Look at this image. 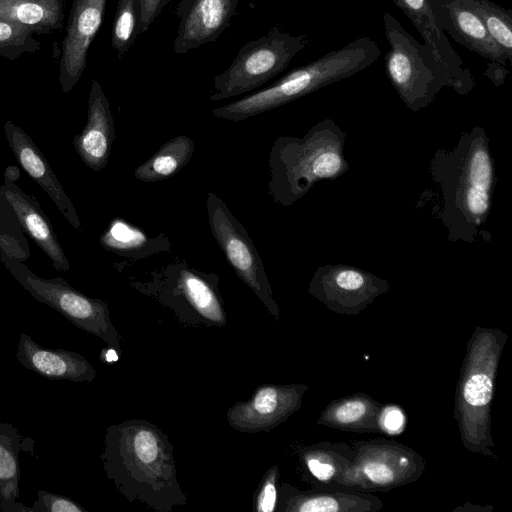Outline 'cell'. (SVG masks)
Here are the masks:
<instances>
[{"label": "cell", "mask_w": 512, "mask_h": 512, "mask_svg": "<svg viewBox=\"0 0 512 512\" xmlns=\"http://www.w3.org/2000/svg\"><path fill=\"white\" fill-rule=\"evenodd\" d=\"M20 176V171L16 166H8L4 172V181L15 182Z\"/></svg>", "instance_id": "obj_38"}, {"label": "cell", "mask_w": 512, "mask_h": 512, "mask_svg": "<svg viewBox=\"0 0 512 512\" xmlns=\"http://www.w3.org/2000/svg\"><path fill=\"white\" fill-rule=\"evenodd\" d=\"M33 34L25 27L0 21V56L13 60L38 51L41 44Z\"/></svg>", "instance_id": "obj_32"}, {"label": "cell", "mask_w": 512, "mask_h": 512, "mask_svg": "<svg viewBox=\"0 0 512 512\" xmlns=\"http://www.w3.org/2000/svg\"><path fill=\"white\" fill-rule=\"evenodd\" d=\"M239 0H181L173 48L178 55L216 41L229 27Z\"/></svg>", "instance_id": "obj_13"}, {"label": "cell", "mask_w": 512, "mask_h": 512, "mask_svg": "<svg viewBox=\"0 0 512 512\" xmlns=\"http://www.w3.org/2000/svg\"><path fill=\"white\" fill-rule=\"evenodd\" d=\"M353 449V461L338 485L383 491L416 481L425 468L419 454L387 439L356 442Z\"/></svg>", "instance_id": "obj_10"}, {"label": "cell", "mask_w": 512, "mask_h": 512, "mask_svg": "<svg viewBox=\"0 0 512 512\" xmlns=\"http://www.w3.org/2000/svg\"><path fill=\"white\" fill-rule=\"evenodd\" d=\"M505 336V335H504ZM500 332L478 328L467 346L455 397V419L464 445L491 455L490 405L497 364L504 346Z\"/></svg>", "instance_id": "obj_4"}, {"label": "cell", "mask_w": 512, "mask_h": 512, "mask_svg": "<svg viewBox=\"0 0 512 512\" xmlns=\"http://www.w3.org/2000/svg\"><path fill=\"white\" fill-rule=\"evenodd\" d=\"M99 241L107 251L133 260L168 253L172 248L170 239L164 233L150 236L141 228L118 217L111 220Z\"/></svg>", "instance_id": "obj_23"}, {"label": "cell", "mask_w": 512, "mask_h": 512, "mask_svg": "<svg viewBox=\"0 0 512 512\" xmlns=\"http://www.w3.org/2000/svg\"><path fill=\"white\" fill-rule=\"evenodd\" d=\"M116 132L110 103L100 83L94 79L88 97L87 122L74 136L73 145L83 163L95 172L109 161Z\"/></svg>", "instance_id": "obj_17"}, {"label": "cell", "mask_w": 512, "mask_h": 512, "mask_svg": "<svg viewBox=\"0 0 512 512\" xmlns=\"http://www.w3.org/2000/svg\"><path fill=\"white\" fill-rule=\"evenodd\" d=\"M382 432L386 434H399L405 426V415L397 406L382 407L380 414Z\"/></svg>", "instance_id": "obj_36"}, {"label": "cell", "mask_w": 512, "mask_h": 512, "mask_svg": "<svg viewBox=\"0 0 512 512\" xmlns=\"http://www.w3.org/2000/svg\"><path fill=\"white\" fill-rule=\"evenodd\" d=\"M309 38L270 28L258 39L242 46L232 63L215 76L210 101H222L253 91L283 72L302 51Z\"/></svg>", "instance_id": "obj_7"}, {"label": "cell", "mask_w": 512, "mask_h": 512, "mask_svg": "<svg viewBox=\"0 0 512 512\" xmlns=\"http://www.w3.org/2000/svg\"><path fill=\"white\" fill-rule=\"evenodd\" d=\"M0 260L11 276L37 301L52 307L77 328L91 333L121 353V337L112 324L106 302L73 288L65 279L42 278L22 261L0 250Z\"/></svg>", "instance_id": "obj_8"}, {"label": "cell", "mask_w": 512, "mask_h": 512, "mask_svg": "<svg viewBox=\"0 0 512 512\" xmlns=\"http://www.w3.org/2000/svg\"><path fill=\"white\" fill-rule=\"evenodd\" d=\"M0 250L23 261L30 257V249L21 225L6 198L0 191Z\"/></svg>", "instance_id": "obj_30"}, {"label": "cell", "mask_w": 512, "mask_h": 512, "mask_svg": "<svg viewBox=\"0 0 512 512\" xmlns=\"http://www.w3.org/2000/svg\"><path fill=\"white\" fill-rule=\"evenodd\" d=\"M206 212L211 233L236 276L278 320L280 310L274 299L263 261L246 228L233 215L226 203L212 191L207 193Z\"/></svg>", "instance_id": "obj_9"}, {"label": "cell", "mask_w": 512, "mask_h": 512, "mask_svg": "<svg viewBox=\"0 0 512 512\" xmlns=\"http://www.w3.org/2000/svg\"><path fill=\"white\" fill-rule=\"evenodd\" d=\"M354 449L347 446L319 443L302 448L300 458L308 472L320 483L337 481L354 458Z\"/></svg>", "instance_id": "obj_28"}, {"label": "cell", "mask_w": 512, "mask_h": 512, "mask_svg": "<svg viewBox=\"0 0 512 512\" xmlns=\"http://www.w3.org/2000/svg\"><path fill=\"white\" fill-rule=\"evenodd\" d=\"M0 191L12 207L23 232L48 256L56 270L68 271L71 267L69 260L37 199L26 194L15 182L4 181Z\"/></svg>", "instance_id": "obj_20"}, {"label": "cell", "mask_w": 512, "mask_h": 512, "mask_svg": "<svg viewBox=\"0 0 512 512\" xmlns=\"http://www.w3.org/2000/svg\"><path fill=\"white\" fill-rule=\"evenodd\" d=\"M194 143L186 135H178L164 143L148 160L133 172L143 182H158L173 177L193 156Z\"/></svg>", "instance_id": "obj_27"}, {"label": "cell", "mask_w": 512, "mask_h": 512, "mask_svg": "<svg viewBox=\"0 0 512 512\" xmlns=\"http://www.w3.org/2000/svg\"><path fill=\"white\" fill-rule=\"evenodd\" d=\"M25 447L18 429L9 423H0V510L28 511L19 498V452Z\"/></svg>", "instance_id": "obj_26"}, {"label": "cell", "mask_w": 512, "mask_h": 512, "mask_svg": "<svg viewBox=\"0 0 512 512\" xmlns=\"http://www.w3.org/2000/svg\"><path fill=\"white\" fill-rule=\"evenodd\" d=\"M15 356L25 368L47 379L92 382L96 377L94 367L80 353L45 348L25 333L20 334Z\"/></svg>", "instance_id": "obj_19"}, {"label": "cell", "mask_w": 512, "mask_h": 512, "mask_svg": "<svg viewBox=\"0 0 512 512\" xmlns=\"http://www.w3.org/2000/svg\"><path fill=\"white\" fill-rule=\"evenodd\" d=\"M170 0H137L138 7V27L137 34H142L148 30L150 25L162 12Z\"/></svg>", "instance_id": "obj_35"}, {"label": "cell", "mask_w": 512, "mask_h": 512, "mask_svg": "<svg viewBox=\"0 0 512 512\" xmlns=\"http://www.w3.org/2000/svg\"><path fill=\"white\" fill-rule=\"evenodd\" d=\"M307 389L304 384L258 386L248 400L228 409V424L243 433L269 432L299 410Z\"/></svg>", "instance_id": "obj_11"}, {"label": "cell", "mask_w": 512, "mask_h": 512, "mask_svg": "<svg viewBox=\"0 0 512 512\" xmlns=\"http://www.w3.org/2000/svg\"><path fill=\"white\" fill-rule=\"evenodd\" d=\"M104 471L129 501L157 512L187 504L177 479L173 445L156 425L142 419L110 425L101 453Z\"/></svg>", "instance_id": "obj_1"}, {"label": "cell", "mask_w": 512, "mask_h": 512, "mask_svg": "<svg viewBox=\"0 0 512 512\" xmlns=\"http://www.w3.org/2000/svg\"><path fill=\"white\" fill-rule=\"evenodd\" d=\"M439 29L470 51L506 66L505 53L487 32L481 19L461 0H429Z\"/></svg>", "instance_id": "obj_16"}, {"label": "cell", "mask_w": 512, "mask_h": 512, "mask_svg": "<svg viewBox=\"0 0 512 512\" xmlns=\"http://www.w3.org/2000/svg\"><path fill=\"white\" fill-rule=\"evenodd\" d=\"M389 43L384 56L386 74L404 103L416 111L429 105L452 81L432 51L419 43L389 12L383 15Z\"/></svg>", "instance_id": "obj_6"}, {"label": "cell", "mask_w": 512, "mask_h": 512, "mask_svg": "<svg viewBox=\"0 0 512 512\" xmlns=\"http://www.w3.org/2000/svg\"><path fill=\"white\" fill-rule=\"evenodd\" d=\"M280 478L279 468L272 465L261 478L253 499V510L256 512H273L278 502L277 486Z\"/></svg>", "instance_id": "obj_33"}, {"label": "cell", "mask_w": 512, "mask_h": 512, "mask_svg": "<svg viewBox=\"0 0 512 512\" xmlns=\"http://www.w3.org/2000/svg\"><path fill=\"white\" fill-rule=\"evenodd\" d=\"M382 406L371 397L358 393L331 402L320 414L318 424L342 431L382 432Z\"/></svg>", "instance_id": "obj_24"}, {"label": "cell", "mask_w": 512, "mask_h": 512, "mask_svg": "<svg viewBox=\"0 0 512 512\" xmlns=\"http://www.w3.org/2000/svg\"><path fill=\"white\" fill-rule=\"evenodd\" d=\"M107 0H73L62 44L59 82L64 93L80 80L88 49L101 27Z\"/></svg>", "instance_id": "obj_12"}, {"label": "cell", "mask_w": 512, "mask_h": 512, "mask_svg": "<svg viewBox=\"0 0 512 512\" xmlns=\"http://www.w3.org/2000/svg\"><path fill=\"white\" fill-rule=\"evenodd\" d=\"M4 134L22 168L48 194L65 219L76 230L81 231L80 218L73 203L40 148L22 128L12 121L4 124Z\"/></svg>", "instance_id": "obj_15"}, {"label": "cell", "mask_w": 512, "mask_h": 512, "mask_svg": "<svg viewBox=\"0 0 512 512\" xmlns=\"http://www.w3.org/2000/svg\"><path fill=\"white\" fill-rule=\"evenodd\" d=\"M482 21L487 32L512 63V10L490 0H461Z\"/></svg>", "instance_id": "obj_29"}, {"label": "cell", "mask_w": 512, "mask_h": 512, "mask_svg": "<svg viewBox=\"0 0 512 512\" xmlns=\"http://www.w3.org/2000/svg\"><path fill=\"white\" fill-rule=\"evenodd\" d=\"M148 280H132L130 286L138 293L168 308L186 327H217L227 325V313L220 291V276L175 260L149 270Z\"/></svg>", "instance_id": "obj_3"}, {"label": "cell", "mask_w": 512, "mask_h": 512, "mask_svg": "<svg viewBox=\"0 0 512 512\" xmlns=\"http://www.w3.org/2000/svg\"><path fill=\"white\" fill-rule=\"evenodd\" d=\"M382 508L381 501L366 493L300 491L283 482L278 491L279 512H370Z\"/></svg>", "instance_id": "obj_21"}, {"label": "cell", "mask_w": 512, "mask_h": 512, "mask_svg": "<svg viewBox=\"0 0 512 512\" xmlns=\"http://www.w3.org/2000/svg\"><path fill=\"white\" fill-rule=\"evenodd\" d=\"M380 54L375 40L358 37L291 70L267 88L213 109L212 114L216 118L241 122L353 76L374 64Z\"/></svg>", "instance_id": "obj_2"}, {"label": "cell", "mask_w": 512, "mask_h": 512, "mask_svg": "<svg viewBox=\"0 0 512 512\" xmlns=\"http://www.w3.org/2000/svg\"><path fill=\"white\" fill-rule=\"evenodd\" d=\"M137 27V0H118L111 35V44L118 58H123L133 46L138 35Z\"/></svg>", "instance_id": "obj_31"}, {"label": "cell", "mask_w": 512, "mask_h": 512, "mask_svg": "<svg viewBox=\"0 0 512 512\" xmlns=\"http://www.w3.org/2000/svg\"><path fill=\"white\" fill-rule=\"evenodd\" d=\"M323 127L324 123H319L301 138L274 140L268 156V194L275 204H293L315 181L333 177L343 169L336 139L326 140Z\"/></svg>", "instance_id": "obj_5"}, {"label": "cell", "mask_w": 512, "mask_h": 512, "mask_svg": "<svg viewBox=\"0 0 512 512\" xmlns=\"http://www.w3.org/2000/svg\"><path fill=\"white\" fill-rule=\"evenodd\" d=\"M64 6V0H0V21L52 33L63 27Z\"/></svg>", "instance_id": "obj_25"}, {"label": "cell", "mask_w": 512, "mask_h": 512, "mask_svg": "<svg viewBox=\"0 0 512 512\" xmlns=\"http://www.w3.org/2000/svg\"><path fill=\"white\" fill-rule=\"evenodd\" d=\"M464 173L460 176L459 202L472 220L487 214L490 205V189L493 181L492 163L487 148L480 142L473 144L465 158Z\"/></svg>", "instance_id": "obj_22"}, {"label": "cell", "mask_w": 512, "mask_h": 512, "mask_svg": "<svg viewBox=\"0 0 512 512\" xmlns=\"http://www.w3.org/2000/svg\"><path fill=\"white\" fill-rule=\"evenodd\" d=\"M384 291V283L359 270L334 268L324 275L319 271L309 286V292L329 309L344 314H357Z\"/></svg>", "instance_id": "obj_14"}, {"label": "cell", "mask_w": 512, "mask_h": 512, "mask_svg": "<svg viewBox=\"0 0 512 512\" xmlns=\"http://www.w3.org/2000/svg\"><path fill=\"white\" fill-rule=\"evenodd\" d=\"M509 70L506 66L495 61H488L484 76L490 79L495 86H500L504 83Z\"/></svg>", "instance_id": "obj_37"}, {"label": "cell", "mask_w": 512, "mask_h": 512, "mask_svg": "<svg viewBox=\"0 0 512 512\" xmlns=\"http://www.w3.org/2000/svg\"><path fill=\"white\" fill-rule=\"evenodd\" d=\"M410 19L432 51L438 62L447 71L453 89L465 94L474 87L472 73L451 46L444 32L439 29L432 13L429 0H390Z\"/></svg>", "instance_id": "obj_18"}, {"label": "cell", "mask_w": 512, "mask_h": 512, "mask_svg": "<svg viewBox=\"0 0 512 512\" xmlns=\"http://www.w3.org/2000/svg\"><path fill=\"white\" fill-rule=\"evenodd\" d=\"M37 495V500L28 508L29 512H86L80 504L66 496L44 490H38Z\"/></svg>", "instance_id": "obj_34"}]
</instances>
